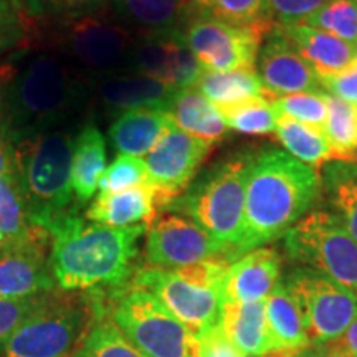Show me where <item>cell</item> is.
Instances as JSON below:
<instances>
[{
  "instance_id": "obj_6",
  "label": "cell",
  "mask_w": 357,
  "mask_h": 357,
  "mask_svg": "<svg viewBox=\"0 0 357 357\" xmlns=\"http://www.w3.org/2000/svg\"><path fill=\"white\" fill-rule=\"evenodd\" d=\"M43 25V47L63 56L91 83L129 70L137 35L116 19L109 7Z\"/></svg>"
},
{
  "instance_id": "obj_34",
  "label": "cell",
  "mask_w": 357,
  "mask_h": 357,
  "mask_svg": "<svg viewBox=\"0 0 357 357\" xmlns=\"http://www.w3.org/2000/svg\"><path fill=\"white\" fill-rule=\"evenodd\" d=\"M70 357H144L109 318L101 316Z\"/></svg>"
},
{
  "instance_id": "obj_24",
  "label": "cell",
  "mask_w": 357,
  "mask_h": 357,
  "mask_svg": "<svg viewBox=\"0 0 357 357\" xmlns=\"http://www.w3.org/2000/svg\"><path fill=\"white\" fill-rule=\"evenodd\" d=\"M174 126L181 131L215 146L229 132L220 111L195 86L177 89L167 105Z\"/></svg>"
},
{
  "instance_id": "obj_28",
  "label": "cell",
  "mask_w": 357,
  "mask_h": 357,
  "mask_svg": "<svg viewBox=\"0 0 357 357\" xmlns=\"http://www.w3.org/2000/svg\"><path fill=\"white\" fill-rule=\"evenodd\" d=\"M195 88L217 108L252 98H268L257 68L234 71H202ZM270 100V98H268Z\"/></svg>"
},
{
  "instance_id": "obj_3",
  "label": "cell",
  "mask_w": 357,
  "mask_h": 357,
  "mask_svg": "<svg viewBox=\"0 0 357 357\" xmlns=\"http://www.w3.org/2000/svg\"><path fill=\"white\" fill-rule=\"evenodd\" d=\"M321 192V176L278 147L252 153L245 195L242 255L288 234L311 212Z\"/></svg>"
},
{
  "instance_id": "obj_9",
  "label": "cell",
  "mask_w": 357,
  "mask_h": 357,
  "mask_svg": "<svg viewBox=\"0 0 357 357\" xmlns=\"http://www.w3.org/2000/svg\"><path fill=\"white\" fill-rule=\"evenodd\" d=\"M289 260L357 293V242L336 213L316 208L284 235Z\"/></svg>"
},
{
  "instance_id": "obj_45",
  "label": "cell",
  "mask_w": 357,
  "mask_h": 357,
  "mask_svg": "<svg viewBox=\"0 0 357 357\" xmlns=\"http://www.w3.org/2000/svg\"><path fill=\"white\" fill-rule=\"evenodd\" d=\"M13 70V60L12 53H8L7 56L0 58V126H2L3 119V106H6V93L8 82H10Z\"/></svg>"
},
{
  "instance_id": "obj_54",
  "label": "cell",
  "mask_w": 357,
  "mask_h": 357,
  "mask_svg": "<svg viewBox=\"0 0 357 357\" xmlns=\"http://www.w3.org/2000/svg\"><path fill=\"white\" fill-rule=\"evenodd\" d=\"M356 2H357V0H356Z\"/></svg>"
},
{
  "instance_id": "obj_26",
  "label": "cell",
  "mask_w": 357,
  "mask_h": 357,
  "mask_svg": "<svg viewBox=\"0 0 357 357\" xmlns=\"http://www.w3.org/2000/svg\"><path fill=\"white\" fill-rule=\"evenodd\" d=\"M265 311L268 326L280 352H293L311 346L305 318L284 281H280L265 300Z\"/></svg>"
},
{
  "instance_id": "obj_21",
  "label": "cell",
  "mask_w": 357,
  "mask_h": 357,
  "mask_svg": "<svg viewBox=\"0 0 357 357\" xmlns=\"http://www.w3.org/2000/svg\"><path fill=\"white\" fill-rule=\"evenodd\" d=\"M158 197L149 182L121 192H100L84 217L108 227L149 225L158 212Z\"/></svg>"
},
{
  "instance_id": "obj_5",
  "label": "cell",
  "mask_w": 357,
  "mask_h": 357,
  "mask_svg": "<svg viewBox=\"0 0 357 357\" xmlns=\"http://www.w3.org/2000/svg\"><path fill=\"white\" fill-rule=\"evenodd\" d=\"M250 158L252 153H238L218 160L164 208L194 220L225 245L234 260L242 257Z\"/></svg>"
},
{
  "instance_id": "obj_40",
  "label": "cell",
  "mask_w": 357,
  "mask_h": 357,
  "mask_svg": "<svg viewBox=\"0 0 357 357\" xmlns=\"http://www.w3.org/2000/svg\"><path fill=\"white\" fill-rule=\"evenodd\" d=\"M329 0H268L266 20L273 25L303 24Z\"/></svg>"
},
{
  "instance_id": "obj_29",
  "label": "cell",
  "mask_w": 357,
  "mask_h": 357,
  "mask_svg": "<svg viewBox=\"0 0 357 357\" xmlns=\"http://www.w3.org/2000/svg\"><path fill=\"white\" fill-rule=\"evenodd\" d=\"M275 134L288 154L307 166L321 169L326 162L333 160L331 146L326 139L323 129L300 123L287 116H278Z\"/></svg>"
},
{
  "instance_id": "obj_44",
  "label": "cell",
  "mask_w": 357,
  "mask_h": 357,
  "mask_svg": "<svg viewBox=\"0 0 357 357\" xmlns=\"http://www.w3.org/2000/svg\"><path fill=\"white\" fill-rule=\"evenodd\" d=\"M328 352L336 357H357V319L337 341L328 346Z\"/></svg>"
},
{
  "instance_id": "obj_16",
  "label": "cell",
  "mask_w": 357,
  "mask_h": 357,
  "mask_svg": "<svg viewBox=\"0 0 357 357\" xmlns=\"http://www.w3.org/2000/svg\"><path fill=\"white\" fill-rule=\"evenodd\" d=\"M50 235L43 234L20 243H6L0 248V298L24 300L42 296L56 288L47 258Z\"/></svg>"
},
{
  "instance_id": "obj_37",
  "label": "cell",
  "mask_w": 357,
  "mask_h": 357,
  "mask_svg": "<svg viewBox=\"0 0 357 357\" xmlns=\"http://www.w3.org/2000/svg\"><path fill=\"white\" fill-rule=\"evenodd\" d=\"M32 22L53 24L89 15L109 7V0H22Z\"/></svg>"
},
{
  "instance_id": "obj_12",
  "label": "cell",
  "mask_w": 357,
  "mask_h": 357,
  "mask_svg": "<svg viewBox=\"0 0 357 357\" xmlns=\"http://www.w3.org/2000/svg\"><path fill=\"white\" fill-rule=\"evenodd\" d=\"M131 288L153 294L174 318L187 326L195 336L215 328L220 321L222 289L199 287L181 278L169 268H139L132 275Z\"/></svg>"
},
{
  "instance_id": "obj_19",
  "label": "cell",
  "mask_w": 357,
  "mask_h": 357,
  "mask_svg": "<svg viewBox=\"0 0 357 357\" xmlns=\"http://www.w3.org/2000/svg\"><path fill=\"white\" fill-rule=\"evenodd\" d=\"M218 328L227 341L243 356H270L280 352L268 326L265 301L223 303Z\"/></svg>"
},
{
  "instance_id": "obj_48",
  "label": "cell",
  "mask_w": 357,
  "mask_h": 357,
  "mask_svg": "<svg viewBox=\"0 0 357 357\" xmlns=\"http://www.w3.org/2000/svg\"><path fill=\"white\" fill-rule=\"evenodd\" d=\"M243 357H276V354H270V356H243Z\"/></svg>"
},
{
  "instance_id": "obj_47",
  "label": "cell",
  "mask_w": 357,
  "mask_h": 357,
  "mask_svg": "<svg viewBox=\"0 0 357 357\" xmlns=\"http://www.w3.org/2000/svg\"><path fill=\"white\" fill-rule=\"evenodd\" d=\"M284 357H328V347L326 346H307L300 351L281 352Z\"/></svg>"
},
{
  "instance_id": "obj_43",
  "label": "cell",
  "mask_w": 357,
  "mask_h": 357,
  "mask_svg": "<svg viewBox=\"0 0 357 357\" xmlns=\"http://www.w3.org/2000/svg\"><path fill=\"white\" fill-rule=\"evenodd\" d=\"M199 342V357H243L234 346L227 341V337L223 336L220 328L208 329L207 333L200 334Z\"/></svg>"
},
{
  "instance_id": "obj_11",
  "label": "cell",
  "mask_w": 357,
  "mask_h": 357,
  "mask_svg": "<svg viewBox=\"0 0 357 357\" xmlns=\"http://www.w3.org/2000/svg\"><path fill=\"white\" fill-rule=\"evenodd\" d=\"M271 24L234 25L212 19H189L181 26L185 47L204 71L253 70Z\"/></svg>"
},
{
  "instance_id": "obj_46",
  "label": "cell",
  "mask_w": 357,
  "mask_h": 357,
  "mask_svg": "<svg viewBox=\"0 0 357 357\" xmlns=\"http://www.w3.org/2000/svg\"><path fill=\"white\" fill-rule=\"evenodd\" d=\"M13 146L0 134V178L12 169Z\"/></svg>"
},
{
  "instance_id": "obj_10",
  "label": "cell",
  "mask_w": 357,
  "mask_h": 357,
  "mask_svg": "<svg viewBox=\"0 0 357 357\" xmlns=\"http://www.w3.org/2000/svg\"><path fill=\"white\" fill-rule=\"evenodd\" d=\"M283 281L300 306L311 346H329L357 319V293L337 281L305 266Z\"/></svg>"
},
{
  "instance_id": "obj_35",
  "label": "cell",
  "mask_w": 357,
  "mask_h": 357,
  "mask_svg": "<svg viewBox=\"0 0 357 357\" xmlns=\"http://www.w3.org/2000/svg\"><path fill=\"white\" fill-rule=\"evenodd\" d=\"M303 24L324 30L341 38L357 50V2L356 0H329Z\"/></svg>"
},
{
  "instance_id": "obj_17",
  "label": "cell",
  "mask_w": 357,
  "mask_h": 357,
  "mask_svg": "<svg viewBox=\"0 0 357 357\" xmlns=\"http://www.w3.org/2000/svg\"><path fill=\"white\" fill-rule=\"evenodd\" d=\"M281 258L275 248L260 247L230 263L223 281V303L265 301L280 283Z\"/></svg>"
},
{
  "instance_id": "obj_25",
  "label": "cell",
  "mask_w": 357,
  "mask_h": 357,
  "mask_svg": "<svg viewBox=\"0 0 357 357\" xmlns=\"http://www.w3.org/2000/svg\"><path fill=\"white\" fill-rule=\"evenodd\" d=\"M185 0H109L114 17L136 35L177 30L184 22Z\"/></svg>"
},
{
  "instance_id": "obj_13",
  "label": "cell",
  "mask_w": 357,
  "mask_h": 357,
  "mask_svg": "<svg viewBox=\"0 0 357 357\" xmlns=\"http://www.w3.org/2000/svg\"><path fill=\"white\" fill-rule=\"evenodd\" d=\"M146 260L149 266L181 268L208 260L234 263L230 250L189 217L164 212L147 227Z\"/></svg>"
},
{
  "instance_id": "obj_18",
  "label": "cell",
  "mask_w": 357,
  "mask_h": 357,
  "mask_svg": "<svg viewBox=\"0 0 357 357\" xmlns=\"http://www.w3.org/2000/svg\"><path fill=\"white\" fill-rule=\"evenodd\" d=\"M176 91L155 78L124 71L93 83V102H98L109 114L141 108L166 109Z\"/></svg>"
},
{
  "instance_id": "obj_32",
  "label": "cell",
  "mask_w": 357,
  "mask_h": 357,
  "mask_svg": "<svg viewBox=\"0 0 357 357\" xmlns=\"http://www.w3.org/2000/svg\"><path fill=\"white\" fill-rule=\"evenodd\" d=\"M328 116L324 136L331 146L333 160H354L357 155V105L324 91Z\"/></svg>"
},
{
  "instance_id": "obj_42",
  "label": "cell",
  "mask_w": 357,
  "mask_h": 357,
  "mask_svg": "<svg viewBox=\"0 0 357 357\" xmlns=\"http://www.w3.org/2000/svg\"><path fill=\"white\" fill-rule=\"evenodd\" d=\"M321 84H323L326 93H331L341 100L357 105V63L354 61L349 68L324 79Z\"/></svg>"
},
{
  "instance_id": "obj_52",
  "label": "cell",
  "mask_w": 357,
  "mask_h": 357,
  "mask_svg": "<svg viewBox=\"0 0 357 357\" xmlns=\"http://www.w3.org/2000/svg\"><path fill=\"white\" fill-rule=\"evenodd\" d=\"M354 61H356V63H357V55H356V60H354Z\"/></svg>"
},
{
  "instance_id": "obj_49",
  "label": "cell",
  "mask_w": 357,
  "mask_h": 357,
  "mask_svg": "<svg viewBox=\"0 0 357 357\" xmlns=\"http://www.w3.org/2000/svg\"><path fill=\"white\" fill-rule=\"evenodd\" d=\"M3 245H6V240H3V238H2V236H0V248H2V247H3Z\"/></svg>"
},
{
  "instance_id": "obj_23",
  "label": "cell",
  "mask_w": 357,
  "mask_h": 357,
  "mask_svg": "<svg viewBox=\"0 0 357 357\" xmlns=\"http://www.w3.org/2000/svg\"><path fill=\"white\" fill-rule=\"evenodd\" d=\"M106 169V139L95 119L88 118L73 139L71 182L77 204H86L96 195Z\"/></svg>"
},
{
  "instance_id": "obj_39",
  "label": "cell",
  "mask_w": 357,
  "mask_h": 357,
  "mask_svg": "<svg viewBox=\"0 0 357 357\" xmlns=\"http://www.w3.org/2000/svg\"><path fill=\"white\" fill-rule=\"evenodd\" d=\"M147 167L146 160L132 155H118L109 166H106L100 181V192L111 194L121 192L131 187L146 184Z\"/></svg>"
},
{
  "instance_id": "obj_50",
  "label": "cell",
  "mask_w": 357,
  "mask_h": 357,
  "mask_svg": "<svg viewBox=\"0 0 357 357\" xmlns=\"http://www.w3.org/2000/svg\"><path fill=\"white\" fill-rule=\"evenodd\" d=\"M276 357H284L283 354H281V352H278V354H276Z\"/></svg>"
},
{
  "instance_id": "obj_2",
  "label": "cell",
  "mask_w": 357,
  "mask_h": 357,
  "mask_svg": "<svg viewBox=\"0 0 357 357\" xmlns=\"http://www.w3.org/2000/svg\"><path fill=\"white\" fill-rule=\"evenodd\" d=\"M47 231L52 275L61 291H116L131 280L147 225L108 227L68 212Z\"/></svg>"
},
{
  "instance_id": "obj_53",
  "label": "cell",
  "mask_w": 357,
  "mask_h": 357,
  "mask_svg": "<svg viewBox=\"0 0 357 357\" xmlns=\"http://www.w3.org/2000/svg\"><path fill=\"white\" fill-rule=\"evenodd\" d=\"M356 162H357V155H356Z\"/></svg>"
},
{
  "instance_id": "obj_20",
  "label": "cell",
  "mask_w": 357,
  "mask_h": 357,
  "mask_svg": "<svg viewBox=\"0 0 357 357\" xmlns=\"http://www.w3.org/2000/svg\"><path fill=\"white\" fill-rule=\"evenodd\" d=\"M280 26L289 38V42L294 45L298 53L311 66L321 83L354 63L357 55L356 48L324 30L314 29L306 24Z\"/></svg>"
},
{
  "instance_id": "obj_36",
  "label": "cell",
  "mask_w": 357,
  "mask_h": 357,
  "mask_svg": "<svg viewBox=\"0 0 357 357\" xmlns=\"http://www.w3.org/2000/svg\"><path fill=\"white\" fill-rule=\"evenodd\" d=\"M33 32L22 0H0V58L30 43Z\"/></svg>"
},
{
  "instance_id": "obj_41",
  "label": "cell",
  "mask_w": 357,
  "mask_h": 357,
  "mask_svg": "<svg viewBox=\"0 0 357 357\" xmlns=\"http://www.w3.org/2000/svg\"><path fill=\"white\" fill-rule=\"evenodd\" d=\"M47 294L24 298V300H3V298H0V344L38 310Z\"/></svg>"
},
{
  "instance_id": "obj_14",
  "label": "cell",
  "mask_w": 357,
  "mask_h": 357,
  "mask_svg": "<svg viewBox=\"0 0 357 357\" xmlns=\"http://www.w3.org/2000/svg\"><path fill=\"white\" fill-rule=\"evenodd\" d=\"M212 149L211 142L189 136L172 123L146 158L147 182L155 190L159 208L189 189Z\"/></svg>"
},
{
  "instance_id": "obj_51",
  "label": "cell",
  "mask_w": 357,
  "mask_h": 357,
  "mask_svg": "<svg viewBox=\"0 0 357 357\" xmlns=\"http://www.w3.org/2000/svg\"><path fill=\"white\" fill-rule=\"evenodd\" d=\"M328 357H336V356H333V354H329V352H328Z\"/></svg>"
},
{
  "instance_id": "obj_22",
  "label": "cell",
  "mask_w": 357,
  "mask_h": 357,
  "mask_svg": "<svg viewBox=\"0 0 357 357\" xmlns=\"http://www.w3.org/2000/svg\"><path fill=\"white\" fill-rule=\"evenodd\" d=\"M172 126V119L164 108H141L116 114L108 129L114 153L142 158L151 153L164 132Z\"/></svg>"
},
{
  "instance_id": "obj_27",
  "label": "cell",
  "mask_w": 357,
  "mask_h": 357,
  "mask_svg": "<svg viewBox=\"0 0 357 357\" xmlns=\"http://www.w3.org/2000/svg\"><path fill=\"white\" fill-rule=\"evenodd\" d=\"M321 190L346 230L357 242V162L329 160L321 167Z\"/></svg>"
},
{
  "instance_id": "obj_30",
  "label": "cell",
  "mask_w": 357,
  "mask_h": 357,
  "mask_svg": "<svg viewBox=\"0 0 357 357\" xmlns=\"http://www.w3.org/2000/svg\"><path fill=\"white\" fill-rule=\"evenodd\" d=\"M48 234L32 225L15 172L10 169L0 178V236L6 243H20Z\"/></svg>"
},
{
  "instance_id": "obj_7",
  "label": "cell",
  "mask_w": 357,
  "mask_h": 357,
  "mask_svg": "<svg viewBox=\"0 0 357 357\" xmlns=\"http://www.w3.org/2000/svg\"><path fill=\"white\" fill-rule=\"evenodd\" d=\"M101 316V291L48 293L38 310L0 344V357H70Z\"/></svg>"
},
{
  "instance_id": "obj_4",
  "label": "cell",
  "mask_w": 357,
  "mask_h": 357,
  "mask_svg": "<svg viewBox=\"0 0 357 357\" xmlns=\"http://www.w3.org/2000/svg\"><path fill=\"white\" fill-rule=\"evenodd\" d=\"M75 134L68 128L24 137L13 144L12 169L24 194L32 225L48 230L70 211Z\"/></svg>"
},
{
  "instance_id": "obj_31",
  "label": "cell",
  "mask_w": 357,
  "mask_h": 357,
  "mask_svg": "<svg viewBox=\"0 0 357 357\" xmlns=\"http://www.w3.org/2000/svg\"><path fill=\"white\" fill-rule=\"evenodd\" d=\"M266 2L268 0H185L184 22L212 19L247 26L270 24L266 20Z\"/></svg>"
},
{
  "instance_id": "obj_38",
  "label": "cell",
  "mask_w": 357,
  "mask_h": 357,
  "mask_svg": "<svg viewBox=\"0 0 357 357\" xmlns=\"http://www.w3.org/2000/svg\"><path fill=\"white\" fill-rule=\"evenodd\" d=\"M278 116L296 119V121L310 124L318 129L324 128L328 106H326L324 93H293V95L280 96L271 101Z\"/></svg>"
},
{
  "instance_id": "obj_15",
  "label": "cell",
  "mask_w": 357,
  "mask_h": 357,
  "mask_svg": "<svg viewBox=\"0 0 357 357\" xmlns=\"http://www.w3.org/2000/svg\"><path fill=\"white\" fill-rule=\"evenodd\" d=\"M257 65L258 77L271 101L293 93L323 91L319 78L298 53L280 25L271 26L263 38Z\"/></svg>"
},
{
  "instance_id": "obj_33",
  "label": "cell",
  "mask_w": 357,
  "mask_h": 357,
  "mask_svg": "<svg viewBox=\"0 0 357 357\" xmlns=\"http://www.w3.org/2000/svg\"><path fill=\"white\" fill-rule=\"evenodd\" d=\"M227 128L250 136H265L275 132L278 114L268 98H252L230 106H220Z\"/></svg>"
},
{
  "instance_id": "obj_8",
  "label": "cell",
  "mask_w": 357,
  "mask_h": 357,
  "mask_svg": "<svg viewBox=\"0 0 357 357\" xmlns=\"http://www.w3.org/2000/svg\"><path fill=\"white\" fill-rule=\"evenodd\" d=\"M108 318L144 357H199V337L151 293H114Z\"/></svg>"
},
{
  "instance_id": "obj_1",
  "label": "cell",
  "mask_w": 357,
  "mask_h": 357,
  "mask_svg": "<svg viewBox=\"0 0 357 357\" xmlns=\"http://www.w3.org/2000/svg\"><path fill=\"white\" fill-rule=\"evenodd\" d=\"M0 134L13 146L24 137L70 128L93 102V83L47 47L32 42L12 52Z\"/></svg>"
}]
</instances>
